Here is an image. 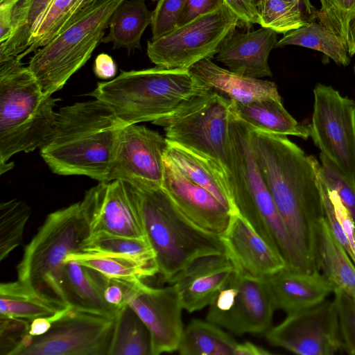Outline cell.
<instances>
[{
    "label": "cell",
    "mask_w": 355,
    "mask_h": 355,
    "mask_svg": "<svg viewBox=\"0 0 355 355\" xmlns=\"http://www.w3.org/2000/svg\"><path fill=\"white\" fill-rule=\"evenodd\" d=\"M251 131L257 162L276 207L301 255L319 270L318 231L325 216L320 162L286 135Z\"/></svg>",
    "instance_id": "1"
},
{
    "label": "cell",
    "mask_w": 355,
    "mask_h": 355,
    "mask_svg": "<svg viewBox=\"0 0 355 355\" xmlns=\"http://www.w3.org/2000/svg\"><path fill=\"white\" fill-rule=\"evenodd\" d=\"M125 125L102 101L76 103L59 110L40 155L58 175L109 182L118 138Z\"/></svg>",
    "instance_id": "2"
},
{
    "label": "cell",
    "mask_w": 355,
    "mask_h": 355,
    "mask_svg": "<svg viewBox=\"0 0 355 355\" xmlns=\"http://www.w3.org/2000/svg\"><path fill=\"white\" fill-rule=\"evenodd\" d=\"M127 183L145 234L155 252L157 274L162 282L170 284L178 272L200 257L225 253L219 235L190 221L162 185Z\"/></svg>",
    "instance_id": "3"
},
{
    "label": "cell",
    "mask_w": 355,
    "mask_h": 355,
    "mask_svg": "<svg viewBox=\"0 0 355 355\" xmlns=\"http://www.w3.org/2000/svg\"><path fill=\"white\" fill-rule=\"evenodd\" d=\"M251 135V129L231 113L226 171L234 205L258 234L281 252L287 266L313 271L295 247L266 184Z\"/></svg>",
    "instance_id": "4"
},
{
    "label": "cell",
    "mask_w": 355,
    "mask_h": 355,
    "mask_svg": "<svg viewBox=\"0 0 355 355\" xmlns=\"http://www.w3.org/2000/svg\"><path fill=\"white\" fill-rule=\"evenodd\" d=\"M20 55L0 59V169L15 154L41 148L51 133L60 99L46 95Z\"/></svg>",
    "instance_id": "5"
},
{
    "label": "cell",
    "mask_w": 355,
    "mask_h": 355,
    "mask_svg": "<svg viewBox=\"0 0 355 355\" xmlns=\"http://www.w3.org/2000/svg\"><path fill=\"white\" fill-rule=\"evenodd\" d=\"M212 89L189 69L153 68L121 71L98 83L89 96L106 103L126 125L169 116L194 97Z\"/></svg>",
    "instance_id": "6"
},
{
    "label": "cell",
    "mask_w": 355,
    "mask_h": 355,
    "mask_svg": "<svg viewBox=\"0 0 355 355\" xmlns=\"http://www.w3.org/2000/svg\"><path fill=\"white\" fill-rule=\"evenodd\" d=\"M89 234L80 202L48 214L24 248L17 266V280L67 306L61 288L65 260Z\"/></svg>",
    "instance_id": "7"
},
{
    "label": "cell",
    "mask_w": 355,
    "mask_h": 355,
    "mask_svg": "<svg viewBox=\"0 0 355 355\" xmlns=\"http://www.w3.org/2000/svg\"><path fill=\"white\" fill-rule=\"evenodd\" d=\"M125 0H94L58 35L34 52L28 68L46 95L60 90L101 43L110 19Z\"/></svg>",
    "instance_id": "8"
},
{
    "label": "cell",
    "mask_w": 355,
    "mask_h": 355,
    "mask_svg": "<svg viewBox=\"0 0 355 355\" xmlns=\"http://www.w3.org/2000/svg\"><path fill=\"white\" fill-rule=\"evenodd\" d=\"M230 116V99L211 90L153 123L164 128L168 141L209 157L226 170Z\"/></svg>",
    "instance_id": "9"
},
{
    "label": "cell",
    "mask_w": 355,
    "mask_h": 355,
    "mask_svg": "<svg viewBox=\"0 0 355 355\" xmlns=\"http://www.w3.org/2000/svg\"><path fill=\"white\" fill-rule=\"evenodd\" d=\"M237 26H241L239 18L224 3L159 38L148 41L147 55L157 67L189 69L202 60L212 59Z\"/></svg>",
    "instance_id": "10"
},
{
    "label": "cell",
    "mask_w": 355,
    "mask_h": 355,
    "mask_svg": "<svg viewBox=\"0 0 355 355\" xmlns=\"http://www.w3.org/2000/svg\"><path fill=\"white\" fill-rule=\"evenodd\" d=\"M114 323L115 318L69 308L46 334H27L10 355H108Z\"/></svg>",
    "instance_id": "11"
},
{
    "label": "cell",
    "mask_w": 355,
    "mask_h": 355,
    "mask_svg": "<svg viewBox=\"0 0 355 355\" xmlns=\"http://www.w3.org/2000/svg\"><path fill=\"white\" fill-rule=\"evenodd\" d=\"M309 134L320 153L355 183V101L330 85L313 89Z\"/></svg>",
    "instance_id": "12"
},
{
    "label": "cell",
    "mask_w": 355,
    "mask_h": 355,
    "mask_svg": "<svg viewBox=\"0 0 355 355\" xmlns=\"http://www.w3.org/2000/svg\"><path fill=\"white\" fill-rule=\"evenodd\" d=\"M275 310L265 278L235 270L209 305L207 320L238 335L266 332Z\"/></svg>",
    "instance_id": "13"
},
{
    "label": "cell",
    "mask_w": 355,
    "mask_h": 355,
    "mask_svg": "<svg viewBox=\"0 0 355 355\" xmlns=\"http://www.w3.org/2000/svg\"><path fill=\"white\" fill-rule=\"evenodd\" d=\"M267 341L299 355H334L341 351L336 309L333 300L288 313L266 332Z\"/></svg>",
    "instance_id": "14"
},
{
    "label": "cell",
    "mask_w": 355,
    "mask_h": 355,
    "mask_svg": "<svg viewBox=\"0 0 355 355\" xmlns=\"http://www.w3.org/2000/svg\"><path fill=\"white\" fill-rule=\"evenodd\" d=\"M126 302L148 328L151 343V355L177 351L184 329L182 305L175 284L155 288L142 280L130 282Z\"/></svg>",
    "instance_id": "15"
},
{
    "label": "cell",
    "mask_w": 355,
    "mask_h": 355,
    "mask_svg": "<svg viewBox=\"0 0 355 355\" xmlns=\"http://www.w3.org/2000/svg\"><path fill=\"white\" fill-rule=\"evenodd\" d=\"M167 148L166 138L157 132L144 125H125L118 138L109 182L162 185Z\"/></svg>",
    "instance_id": "16"
},
{
    "label": "cell",
    "mask_w": 355,
    "mask_h": 355,
    "mask_svg": "<svg viewBox=\"0 0 355 355\" xmlns=\"http://www.w3.org/2000/svg\"><path fill=\"white\" fill-rule=\"evenodd\" d=\"M80 205L89 234L147 237L126 182H99L85 192Z\"/></svg>",
    "instance_id": "17"
},
{
    "label": "cell",
    "mask_w": 355,
    "mask_h": 355,
    "mask_svg": "<svg viewBox=\"0 0 355 355\" xmlns=\"http://www.w3.org/2000/svg\"><path fill=\"white\" fill-rule=\"evenodd\" d=\"M219 237L235 270L241 273L264 278L287 266L281 252L263 239L239 212L231 214L226 229Z\"/></svg>",
    "instance_id": "18"
},
{
    "label": "cell",
    "mask_w": 355,
    "mask_h": 355,
    "mask_svg": "<svg viewBox=\"0 0 355 355\" xmlns=\"http://www.w3.org/2000/svg\"><path fill=\"white\" fill-rule=\"evenodd\" d=\"M162 187L178 209L201 229L220 234L231 212L210 192L187 179L166 156Z\"/></svg>",
    "instance_id": "19"
},
{
    "label": "cell",
    "mask_w": 355,
    "mask_h": 355,
    "mask_svg": "<svg viewBox=\"0 0 355 355\" xmlns=\"http://www.w3.org/2000/svg\"><path fill=\"white\" fill-rule=\"evenodd\" d=\"M234 270L226 253L203 256L178 272L170 284L175 285L183 309L193 313L211 303Z\"/></svg>",
    "instance_id": "20"
},
{
    "label": "cell",
    "mask_w": 355,
    "mask_h": 355,
    "mask_svg": "<svg viewBox=\"0 0 355 355\" xmlns=\"http://www.w3.org/2000/svg\"><path fill=\"white\" fill-rule=\"evenodd\" d=\"M264 278L275 309L286 314L315 306L336 290L318 270L309 272L286 266Z\"/></svg>",
    "instance_id": "21"
},
{
    "label": "cell",
    "mask_w": 355,
    "mask_h": 355,
    "mask_svg": "<svg viewBox=\"0 0 355 355\" xmlns=\"http://www.w3.org/2000/svg\"><path fill=\"white\" fill-rule=\"evenodd\" d=\"M277 35L265 27L247 33L234 31L223 43L216 60L240 75L255 78L271 77L268 58L278 41Z\"/></svg>",
    "instance_id": "22"
},
{
    "label": "cell",
    "mask_w": 355,
    "mask_h": 355,
    "mask_svg": "<svg viewBox=\"0 0 355 355\" xmlns=\"http://www.w3.org/2000/svg\"><path fill=\"white\" fill-rule=\"evenodd\" d=\"M108 279L94 268L66 261L61 279L64 302L76 311L115 318L120 309L107 303L104 296Z\"/></svg>",
    "instance_id": "23"
},
{
    "label": "cell",
    "mask_w": 355,
    "mask_h": 355,
    "mask_svg": "<svg viewBox=\"0 0 355 355\" xmlns=\"http://www.w3.org/2000/svg\"><path fill=\"white\" fill-rule=\"evenodd\" d=\"M165 156L184 176L210 192L231 214L238 212L227 171L219 162L169 141Z\"/></svg>",
    "instance_id": "24"
},
{
    "label": "cell",
    "mask_w": 355,
    "mask_h": 355,
    "mask_svg": "<svg viewBox=\"0 0 355 355\" xmlns=\"http://www.w3.org/2000/svg\"><path fill=\"white\" fill-rule=\"evenodd\" d=\"M189 70L212 90L242 103L269 98L282 100L274 82L238 74L219 67L211 59L202 60Z\"/></svg>",
    "instance_id": "25"
},
{
    "label": "cell",
    "mask_w": 355,
    "mask_h": 355,
    "mask_svg": "<svg viewBox=\"0 0 355 355\" xmlns=\"http://www.w3.org/2000/svg\"><path fill=\"white\" fill-rule=\"evenodd\" d=\"M230 111L250 129L307 139L309 128L297 122L284 108L282 100L269 98L242 103L230 99Z\"/></svg>",
    "instance_id": "26"
},
{
    "label": "cell",
    "mask_w": 355,
    "mask_h": 355,
    "mask_svg": "<svg viewBox=\"0 0 355 355\" xmlns=\"http://www.w3.org/2000/svg\"><path fill=\"white\" fill-rule=\"evenodd\" d=\"M317 262L319 270L336 289L355 298V264L334 235L325 216L318 231Z\"/></svg>",
    "instance_id": "27"
},
{
    "label": "cell",
    "mask_w": 355,
    "mask_h": 355,
    "mask_svg": "<svg viewBox=\"0 0 355 355\" xmlns=\"http://www.w3.org/2000/svg\"><path fill=\"white\" fill-rule=\"evenodd\" d=\"M69 306L51 300L31 286L17 280L0 285V315L31 322L37 318L51 317Z\"/></svg>",
    "instance_id": "28"
},
{
    "label": "cell",
    "mask_w": 355,
    "mask_h": 355,
    "mask_svg": "<svg viewBox=\"0 0 355 355\" xmlns=\"http://www.w3.org/2000/svg\"><path fill=\"white\" fill-rule=\"evenodd\" d=\"M152 15L144 0H125L112 13L109 32L101 43H112L113 49H140L141 36L151 24Z\"/></svg>",
    "instance_id": "29"
},
{
    "label": "cell",
    "mask_w": 355,
    "mask_h": 355,
    "mask_svg": "<svg viewBox=\"0 0 355 355\" xmlns=\"http://www.w3.org/2000/svg\"><path fill=\"white\" fill-rule=\"evenodd\" d=\"M237 344L220 326L193 319L184 328L177 351L182 355H234Z\"/></svg>",
    "instance_id": "30"
},
{
    "label": "cell",
    "mask_w": 355,
    "mask_h": 355,
    "mask_svg": "<svg viewBox=\"0 0 355 355\" xmlns=\"http://www.w3.org/2000/svg\"><path fill=\"white\" fill-rule=\"evenodd\" d=\"M291 45L318 51L338 65L346 67L350 63L346 44L336 34L316 20L284 33L275 48Z\"/></svg>",
    "instance_id": "31"
},
{
    "label": "cell",
    "mask_w": 355,
    "mask_h": 355,
    "mask_svg": "<svg viewBox=\"0 0 355 355\" xmlns=\"http://www.w3.org/2000/svg\"><path fill=\"white\" fill-rule=\"evenodd\" d=\"M75 252L128 257L158 269L155 252L147 237L92 233L81 242L78 250Z\"/></svg>",
    "instance_id": "32"
},
{
    "label": "cell",
    "mask_w": 355,
    "mask_h": 355,
    "mask_svg": "<svg viewBox=\"0 0 355 355\" xmlns=\"http://www.w3.org/2000/svg\"><path fill=\"white\" fill-rule=\"evenodd\" d=\"M108 355H151L149 331L128 304L116 315Z\"/></svg>",
    "instance_id": "33"
},
{
    "label": "cell",
    "mask_w": 355,
    "mask_h": 355,
    "mask_svg": "<svg viewBox=\"0 0 355 355\" xmlns=\"http://www.w3.org/2000/svg\"><path fill=\"white\" fill-rule=\"evenodd\" d=\"M94 0H53L35 26L24 58L35 52L64 30L77 15Z\"/></svg>",
    "instance_id": "34"
},
{
    "label": "cell",
    "mask_w": 355,
    "mask_h": 355,
    "mask_svg": "<svg viewBox=\"0 0 355 355\" xmlns=\"http://www.w3.org/2000/svg\"><path fill=\"white\" fill-rule=\"evenodd\" d=\"M75 261L94 268L111 279L136 282L157 274L158 269L135 259L119 256L91 254L73 252L65 260Z\"/></svg>",
    "instance_id": "35"
},
{
    "label": "cell",
    "mask_w": 355,
    "mask_h": 355,
    "mask_svg": "<svg viewBox=\"0 0 355 355\" xmlns=\"http://www.w3.org/2000/svg\"><path fill=\"white\" fill-rule=\"evenodd\" d=\"M259 24L286 33L312 21L297 0H263L258 8Z\"/></svg>",
    "instance_id": "36"
},
{
    "label": "cell",
    "mask_w": 355,
    "mask_h": 355,
    "mask_svg": "<svg viewBox=\"0 0 355 355\" xmlns=\"http://www.w3.org/2000/svg\"><path fill=\"white\" fill-rule=\"evenodd\" d=\"M52 1H23L12 35L6 42L0 44V59L21 55L26 50L35 26Z\"/></svg>",
    "instance_id": "37"
},
{
    "label": "cell",
    "mask_w": 355,
    "mask_h": 355,
    "mask_svg": "<svg viewBox=\"0 0 355 355\" xmlns=\"http://www.w3.org/2000/svg\"><path fill=\"white\" fill-rule=\"evenodd\" d=\"M31 208L24 202L12 199L0 205V261L6 259L23 240Z\"/></svg>",
    "instance_id": "38"
},
{
    "label": "cell",
    "mask_w": 355,
    "mask_h": 355,
    "mask_svg": "<svg viewBox=\"0 0 355 355\" xmlns=\"http://www.w3.org/2000/svg\"><path fill=\"white\" fill-rule=\"evenodd\" d=\"M315 19L336 34L347 47L350 24L355 19V0H319Z\"/></svg>",
    "instance_id": "39"
},
{
    "label": "cell",
    "mask_w": 355,
    "mask_h": 355,
    "mask_svg": "<svg viewBox=\"0 0 355 355\" xmlns=\"http://www.w3.org/2000/svg\"><path fill=\"white\" fill-rule=\"evenodd\" d=\"M320 159L322 180L328 189L338 194L355 221V183L352 182L333 162L321 153Z\"/></svg>",
    "instance_id": "40"
},
{
    "label": "cell",
    "mask_w": 355,
    "mask_h": 355,
    "mask_svg": "<svg viewBox=\"0 0 355 355\" xmlns=\"http://www.w3.org/2000/svg\"><path fill=\"white\" fill-rule=\"evenodd\" d=\"M333 295L338 315L341 351L355 355V298L338 289Z\"/></svg>",
    "instance_id": "41"
},
{
    "label": "cell",
    "mask_w": 355,
    "mask_h": 355,
    "mask_svg": "<svg viewBox=\"0 0 355 355\" xmlns=\"http://www.w3.org/2000/svg\"><path fill=\"white\" fill-rule=\"evenodd\" d=\"M187 0H158L150 24L152 40L169 33L178 26Z\"/></svg>",
    "instance_id": "42"
},
{
    "label": "cell",
    "mask_w": 355,
    "mask_h": 355,
    "mask_svg": "<svg viewBox=\"0 0 355 355\" xmlns=\"http://www.w3.org/2000/svg\"><path fill=\"white\" fill-rule=\"evenodd\" d=\"M31 322L0 315V354L10 355L28 333Z\"/></svg>",
    "instance_id": "43"
},
{
    "label": "cell",
    "mask_w": 355,
    "mask_h": 355,
    "mask_svg": "<svg viewBox=\"0 0 355 355\" xmlns=\"http://www.w3.org/2000/svg\"><path fill=\"white\" fill-rule=\"evenodd\" d=\"M24 0H0V44L12 35Z\"/></svg>",
    "instance_id": "44"
},
{
    "label": "cell",
    "mask_w": 355,
    "mask_h": 355,
    "mask_svg": "<svg viewBox=\"0 0 355 355\" xmlns=\"http://www.w3.org/2000/svg\"><path fill=\"white\" fill-rule=\"evenodd\" d=\"M327 189L336 218L345 232L353 252H355V221L338 194L331 189Z\"/></svg>",
    "instance_id": "45"
},
{
    "label": "cell",
    "mask_w": 355,
    "mask_h": 355,
    "mask_svg": "<svg viewBox=\"0 0 355 355\" xmlns=\"http://www.w3.org/2000/svg\"><path fill=\"white\" fill-rule=\"evenodd\" d=\"M223 4V0H187L178 26L184 25L199 16L212 12Z\"/></svg>",
    "instance_id": "46"
},
{
    "label": "cell",
    "mask_w": 355,
    "mask_h": 355,
    "mask_svg": "<svg viewBox=\"0 0 355 355\" xmlns=\"http://www.w3.org/2000/svg\"><path fill=\"white\" fill-rule=\"evenodd\" d=\"M224 3L237 16L241 26L259 24V12L252 0H223Z\"/></svg>",
    "instance_id": "47"
},
{
    "label": "cell",
    "mask_w": 355,
    "mask_h": 355,
    "mask_svg": "<svg viewBox=\"0 0 355 355\" xmlns=\"http://www.w3.org/2000/svg\"><path fill=\"white\" fill-rule=\"evenodd\" d=\"M129 283L130 282L109 278L104 291L107 302L119 309L127 305L126 291Z\"/></svg>",
    "instance_id": "48"
},
{
    "label": "cell",
    "mask_w": 355,
    "mask_h": 355,
    "mask_svg": "<svg viewBox=\"0 0 355 355\" xmlns=\"http://www.w3.org/2000/svg\"><path fill=\"white\" fill-rule=\"evenodd\" d=\"M94 71L97 77L109 79L116 75V66L111 56L101 53L95 60Z\"/></svg>",
    "instance_id": "49"
},
{
    "label": "cell",
    "mask_w": 355,
    "mask_h": 355,
    "mask_svg": "<svg viewBox=\"0 0 355 355\" xmlns=\"http://www.w3.org/2000/svg\"><path fill=\"white\" fill-rule=\"evenodd\" d=\"M64 312L51 317L37 318L34 319L30 323L28 334L32 336H38L46 334L50 329L52 322Z\"/></svg>",
    "instance_id": "50"
},
{
    "label": "cell",
    "mask_w": 355,
    "mask_h": 355,
    "mask_svg": "<svg viewBox=\"0 0 355 355\" xmlns=\"http://www.w3.org/2000/svg\"><path fill=\"white\" fill-rule=\"evenodd\" d=\"M271 352L266 349L251 343L245 341L242 343H238L234 355H268Z\"/></svg>",
    "instance_id": "51"
},
{
    "label": "cell",
    "mask_w": 355,
    "mask_h": 355,
    "mask_svg": "<svg viewBox=\"0 0 355 355\" xmlns=\"http://www.w3.org/2000/svg\"><path fill=\"white\" fill-rule=\"evenodd\" d=\"M347 51L349 56L355 55V19L350 24L349 29Z\"/></svg>",
    "instance_id": "52"
},
{
    "label": "cell",
    "mask_w": 355,
    "mask_h": 355,
    "mask_svg": "<svg viewBox=\"0 0 355 355\" xmlns=\"http://www.w3.org/2000/svg\"><path fill=\"white\" fill-rule=\"evenodd\" d=\"M301 2L304 8L309 15V17L311 19V20H315V14L316 12L315 8L312 5L311 0H297Z\"/></svg>",
    "instance_id": "53"
},
{
    "label": "cell",
    "mask_w": 355,
    "mask_h": 355,
    "mask_svg": "<svg viewBox=\"0 0 355 355\" xmlns=\"http://www.w3.org/2000/svg\"><path fill=\"white\" fill-rule=\"evenodd\" d=\"M255 6L257 8V10H258V8L260 6L261 2L263 0H252Z\"/></svg>",
    "instance_id": "54"
},
{
    "label": "cell",
    "mask_w": 355,
    "mask_h": 355,
    "mask_svg": "<svg viewBox=\"0 0 355 355\" xmlns=\"http://www.w3.org/2000/svg\"><path fill=\"white\" fill-rule=\"evenodd\" d=\"M351 259H352V261H354V264H355V254H353L350 256Z\"/></svg>",
    "instance_id": "55"
},
{
    "label": "cell",
    "mask_w": 355,
    "mask_h": 355,
    "mask_svg": "<svg viewBox=\"0 0 355 355\" xmlns=\"http://www.w3.org/2000/svg\"><path fill=\"white\" fill-rule=\"evenodd\" d=\"M354 75H355V65L354 67Z\"/></svg>",
    "instance_id": "56"
},
{
    "label": "cell",
    "mask_w": 355,
    "mask_h": 355,
    "mask_svg": "<svg viewBox=\"0 0 355 355\" xmlns=\"http://www.w3.org/2000/svg\"><path fill=\"white\" fill-rule=\"evenodd\" d=\"M150 1H158V0H150Z\"/></svg>",
    "instance_id": "57"
}]
</instances>
